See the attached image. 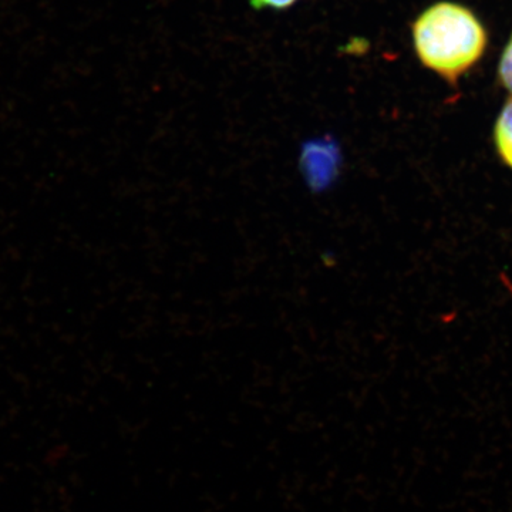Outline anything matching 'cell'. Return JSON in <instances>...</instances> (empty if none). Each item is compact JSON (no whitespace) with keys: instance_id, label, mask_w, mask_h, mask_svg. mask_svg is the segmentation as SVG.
Segmentation results:
<instances>
[{"instance_id":"obj_1","label":"cell","mask_w":512,"mask_h":512,"mask_svg":"<svg viewBox=\"0 0 512 512\" xmlns=\"http://www.w3.org/2000/svg\"><path fill=\"white\" fill-rule=\"evenodd\" d=\"M414 49L424 66L454 82L483 56L487 35L480 20L454 3L441 2L413 25Z\"/></svg>"},{"instance_id":"obj_2","label":"cell","mask_w":512,"mask_h":512,"mask_svg":"<svg viewBox=\"0 0 512 512\" xmlns=\"http://www.w3.org/2000/svg\"><path fill=\"white\" fill-rule=\"evenodd\" d=\"M296 167L309 194H328L339 184L345 168L340 141L332 134L308 138L299 150Z\"/></svg>"},{"instance_id":"obj_3","label":"cell","mask_w":512,"mask_h":512,"mask_svg":"<svg viewBox=\"0 0 512 512\" xmlns=\"http://www.w3.org/2000/svg\"><path fill=\"white\" fill-rule=\"evenodd\" d=\"M495 144L504 163L512 168V100L505 104L495 126Z\"/></svg>"},{"instance_id":"obj_4","label":"cell","mask_w":512,"mask_h":512,"mask_svg":"<svg viewBox=\"0 0 512 512\" xmlns=\"http://www.w3.org/2000/svg\"><path fill=\"white\" fill-rule=\"evenodd\" d=\"M500 79L505 89L512 94V36L501 57Z\"/></svg>"},{"instance_id":"obj_5","label":"cell","mask_w":512,"mask_h":512,"mask_svg":"<svg viewBox=\"0 0 512 512\" xmlns=\"http://www.w3.org/2000/svg\"><path fill=\"white\" fill-rule=\"evenodd\" d=\"M296 2H298V0H249V5L255 10H286L292 8Z\"/></svg>"}]
</instances>
